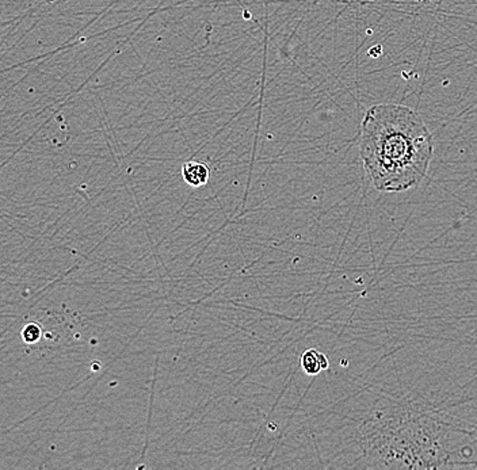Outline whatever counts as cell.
Here are the masks:
<instances>
[{
	"label": "cell",
	"instance_id": "6da1fadb",
	"mask_svg": "<svg viewBox=\"0 0 477 470\" xmlns=\"http://www.w3.org/2000/svg\"><path fill=\"white\" fill-rule=\"evenodd\" d=\"M357 432L364 460L379 469L452 468L458 443L471 435L438 411L407 400L376 407Z\"/></svg>",
	"mask_w": 477,
	"mask_h": 470
},
{
	"label": "cell",
	"instance_id": "7a4b0ae2",
	"mask_svg": "<svg viewBox=\"0 0 477 470\" xmlns=\"http://www.w3.org/2000/svg\"><path fill=\"white\" fill-rule=\"evenodd\" d=\"M359 155L375 188L401 192L429 172L434 142L418 113L401 104L370 107L361 125Z\"/></svg>",
	"mask_w": 477,
	"mask_h": 470
},
{
	"label": "cell",
	"instance_id": "3957f363",
	"mask_svg": "<svg viewBox=\"0 0 477 470\" xmlns=\"http://www.w3.org/2000/svg\"><path fill=\"white\" fill-rule=\"evenodd\" d=\"M182 178L192 188L205 186L210 179V167L198 160H190L182 166Z\"/></svg>",
	"mask_w": 477,
	"mask_h": 470
},
{
	"label": "cell",
	"instance_id": "277c9868",
	"mask_svg": "<svg viewBox=\"0 0 477 470\" xmlns=\"http://www.w3.org/2000/svg\"><path fill=\"white\" fill-rule=\"evenodd\" d=\"M301 368L308 376H318L330 368V361L326 354L309 348L301 355Z\"/></svg>",
	"mask_w": 477,
	"mask_h": 470
},
{
	"label": "cell",
	"instance_id": "5b68a950",
	"mask_svg": "<svg viewBox=\"0 0 477 470\" xmlns=\"http://www.w3.org/2000/svg\"><path fill=\"white\" fill-rule=\"evenodd\" d=\"M41 336H43V328L37 323H29L22 329V339L27 344H33V343L40 342Z\"/></svg>",
	"mask_w": 477,
	"mask_h": 470
}]
</instances>
